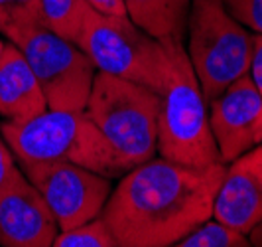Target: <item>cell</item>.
I'll list each match as a JSON object with an SVG mask.
<instances>
[{"instance_id":"cell-1","label":"cell","mask_w":262,"mask_h":247,"mask_svg":"<svg viewBox=\"0 0 262 247\" xmlns=\"http://www.w3.org/2000/svg\"><path fill=\"white\" fill-rule=\"evenodd\" d=\"M227 164L187 166L150 158L120 176L101 218L118 247L176 245L213 218V202Z\"/></svg>"},{"instance_id":"cell-2","label":"cell","mask_w":262,"mask_h":247,"mask_svg":"<svg viewBox=\"0 0 262 247\" xmlns=\"http://www.w3.org/2000/svg\"><path fill=\"white\" fill-rule=\"evenodd\" d=\"M0 132L22 166L71 162L111 180L130 170L85 111L46 109L36 117L4 121Z\"/></svg>"},{"instance_id":"cell-3","label":"cell","mask_w":262,"mask_h":247,"mask_svg":"<svg viewBox=\"0 0 262 247\" xmlns=\"http://www.w3.org/2000/svg\"><path fill=\"white\" fill-rule=\"evenodd\" d=\"M170 69L160 91L158 153L187 166L223 162L209 125L207 101L199 87L182 40L166 38ZM225 164V162H223Z\"/></svg>"},{"instance_id":"cell-4","label":"cell","mask_w":262,"mask_h":247,"mask_svg":"<svg viewBox=\"0 0 262 247\" xmlns=\"http://www.w3.org/2000/svg\"><path fill=\"white\" fill-rule=\"evenodd\" d=\"M85 113L128 168L158 153L160 93L154 89L97 71Z\"/></svg>"},{"instance_id":"cell-5","label":"cell","mask_w":262,"mask_h":247,"mask_svg":"<svg viewBox=\"0 0 262 247\" xmlns=\"http://www.w3.org/2000/svg\"><path fill=\"white\" fill-rule=\"evenodd\" d=\"M97 71L146 85L160 93L170 69V53L164 40L152 38L130 18L87 8L77 38Z\"/></svg>"},{"instance_id":"cell-6","label":"cell","mask_w":262,"mask_h":247,"mask_svg":"<svg viewBox=\"0 0 262 247\" xmlns=\"http://www.w3.org/2000/svg\"><path fill=\"white\" fill-rule=\"evenodd\" d=\"M187 58L207 105L249 73L254 36L229 14L223 0H193L187 16Z\"/></svg>"},{"instance_id":"cell-7","label":"cell","mask_w":262,"mask_h":247,"mask_svg":"<svg viewBox=\"0 0 262 247\" xmlns=\"http://www.w3.org/2000/svg\"><path fill=\"white\" fill-rule=\"evenodd\" d=\"M22 52L38 79L48 109L85 111L97 67L75 42L32 26L8 38Z\"/></svg>"},{"instance_id":"cell-8","label":"cell","mask_w":262,"mask_h":247,"mask_svg":"<svg viewBox=\"0 0 262 247\" xmlns=\"http://www.w3.org/2000/svg\"><path fill=\"white\" fill-rule=\"evenodd\" d=\"M22 172L52 210L59 232L101 216L113 192L111 178L71 162L26 164Z\"/></svg>"},{"instance_id":"cell-9","label":"cell","mask_w":262,"mask_h":247,"mask_svg":"<svg viewBox=\"0 0 262 247\" xmlns=\"http://www.w3.org/2000/svg\"><path fill=\"white\" fill-rule=\"evenodd\" d=\"M209 107L211 132L225 164L262 143V95L249 73L235 79Z\"/></svg>"},{"instance_id":"cell-10","label":"cell","mask_w":262,"mask_h":247,"mask_svg":"<svg viewBox=\"0 0 262 247\" xmlns=\"http://www.w3.org/2000/svg\"><path fill=\"white\" fill-rule=\"evenodd\" d=\"M59 232L52 210L22 168L0 188V245L50 247Z\"/></svg>"},{"instance_id":"cell-11","label":"cell","mask_w":262,"mask_h":247,"mask_svg":"<svg viewBox=\"0 0 262 247\" xmlns=\"http://www.w3.org/2000/svg\"><path fill=\"white\" fill-rule=\"evenodd\" d=\"M213 218L245 235L262 220V143L225 168L213 202Z\"/></svg>"},{"instance_id":"cell-12","label":"cell","mask_w":262,"mask_h":247,"mask_svg":"<svg viewBox=\"0 0 262 247\" xmlns=\"http://www.w3.org/2000/svg\"><path fill=\"white\" fill-rule=\"evenodd\" d=\"M46 109V97L26 58L12 42L4 44L0 58V115L8 121H22Z\"/></svg>"},{"instance_id":"cell-13","label":"cell","mask_w":262,"mask_h":247,"mask_svg":"<svg viewBox=\"0 0 262 247\" xmlns=\"http://www.w3.org/2000/svg\"><path fill=\"white\" fill-rule=\"evenodd\" d=\"M126 16L156 40H182L187 30L189 0H122Z\"/></svg>"},{"instance_id":"cell-14","label":"cell","mask_w":262,"mask_h":247,"mask_svg":"<svg viewBox=\"0 0 262 247\" xmlns=\"http://www.w3.org/2000/svg\"><path fill=\"white\" fill-rule=\"evenodd\" d=\"M87 8V0H39V24L61 38L77 42Z\"/></svg>"},{"instance_id":"cell-15","label":"cell","mask_w":262,"mask_h":247,"mask_svg":"<svg viewBox=\"0 0 262 247\" xmlns=\"http://www.w3.org/2000/svg\"><path fill=\"white\" fill-rule=\"evenodd\" d=\"M178 247H249V235L241 234L238 230L227 225L223 221L207 220L199 223L195 230H191L184 235L178 243Z\"/></svg>"},{"instance_id":"cell-16","label":"cell","mask_w":262,"mask_h":247,"mask_svg":"<svg viewBox=\"0 0 262 247\" xmlns=\"http://www.w3.org/2000/svg\"><path fill=\"white\" fill-rule=\"evenodd\" d=\"M53 247H118L117 239L101 216L81 225L57 232Z\"/></svg>"},{"instance_id":"cell-17","label":"cell","mask_w":262,"mask_h":247,"mask_svg":"<svg viewBox=\"0 0 262 247\" xmlns=\"http://www.w3.org/2000/svg\"><path fill=\"white\" fill-rule=\"evenodd\" d=\"M32 26H39V0H0V34L12 38Z\"/></svg>"},{"instance_id":"cell-18","label":"cell","mask_w":262,"mask_h":247,"mask_svg":"<svg viewBox=\"0 0 262 247\" xmlns=\"http://www.w3.org/2000/svg\"><path fill=\"white\" fill-rule=\"evenodd\" d=\"M223 4L236 22L262 34V0H223Z\"/></svg>"},{"instance_id":"cell-19","label":"cell","mask_w":262,"mask_h":247,"mask_svg":"<svg viewBox=\"0 0 262 247\" xmlns=\"http://www.w3.org/2000/svg\"><path fill=\"white\" fill-rule=\"evenodd\" d=\"M249 75L262 95V34H256L254 40H252V55H250Z\"/></svg>"},{"instance_id":"cell-20","label":"cell","mask_w":262,"mask_h":247,"mask_svg":"<svg viewBox=\"0 0 262 247\" xmlns=\"http://www.w3.org/2000/svg\"><path fill=\"white\" fill-rule=\"evenodd\" d=\"M14 170H16L14 156H12V153L8 150V144H6L2 132H0V188H2V186L6 184V180L12 176Z\"/></svg>"},{"instance_id":"cell-21","label":"cell","mask_w":262,"mask_h":247,"mask_svg":"<svg viewBox=\"0 0 262 247\" xmlns=\"http://www.w3.org/2000/svg\"><path fill=\"white\" fill-rule=\"evenodd\" d=\"M249 241H250V245L262 247V220L249 232Z\"/></svg>"},{"instance_id":"cell-22","label":"cell","mask_w":262,"mask_h":247,"mask_svg":"<svg viewBox=\"0 0 262 247\" xmlns=\"http://www.w3.org/2000/svg\"><path fill=\"white\" fill-rule=\"evenodd\" d=\"M2 52H4V42L0 40V58H2Z\"/></svg>"}]
</instances>
